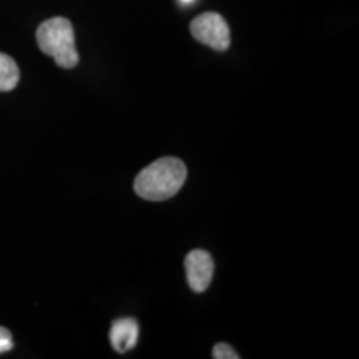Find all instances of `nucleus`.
Segmentation results:
<instances>
[{"instance_id": "obj_2", "label": "nucleus", "mask_w": 359, "mask_h": 359, "mask_svg": "<svg viewBox=\"0 0 359 359\" xmlns=\"http://www.w3.org/2000/svg\"><path fill=\"white\" fill-rule=\"evenodd\" d=\"M39 48L53 57L62 68H74L79 63L75 32L65 18H52L43 22L36 31Z\"/></svg>"}, {"instance_id": "obj_3", "label": "nucleus", "mask_w": 359, "mask_h": 359, "mask_svg": "<svg viewBox=\"0 0 359 359\" xmlns=\"http://www.w3.org/2000/svg\"><path fill=\"white\" fill-rule=\"evenodd\" d=\"M193 38L216 51H226L231 46V31L225 19L216 13L197 16L191 25Z\"/></svg>"}, {"instance_id": "obj_6", "label": "nucleus", "mask_w": 359, "mask_h": 359, "mask_svg": "<svg viewBox=\"0 0 359 359\" xmlns=\"http://www.w3.org/2000/svg\"><path fill=\"white\" fill-rule=\"evenodd\" d=\"M20 72L11 56L0 52V92L11 90L19 83Z\"/></svg>"}, {"instance_id": "obj_9", "label": "nucleus", "mask_w": 359, "mask_h": 359, "mask_svg": "<svg viewBox=\"0 0 359 359\" xmlns=\"http://www.w3.org/2000/svg\"><path fill=\"white\" fill-rule=\"evenodd\" d=\"M193 1H194V0H181V3H182V4H191Z\"/></svg>"}, {"instance_id": "obj_5", "label": "nucleus", "mask_w": 359, "mask_h": 359, "mask_svg": "<svg viewBox=\"0 0 359 359\" xmlns=\"http://www.w3.org/2000/svg\"><path fill=\"white\" fill-rule=\"evenodd\" d=\"M140 327L133 318H121L112 323L109 330L111 345L118 354L128 353L137 345Z\"/></svg>"}, {"instance_id": "obj_1", "label": "nucleus", "mask_w": 359, "mask_h": 359, "mask_svg": "<svg viewBox=\"0 0 359 359\" xmlns=\"http://www.w3.org/2000/svg\"><path fill=\"white\" fill-rule=\"evenodd\" d=\"M185 180V164L176 157H163L137 175L135 192L148 201H164L179 193Z\"/></svg>"}, {"instance_id": "obj_8", "label": "nucleus", "mask_w": 359, "mask_h": 359, "mask_svg": "<svg viewBox=\"0 0 359 359\" xmlns=\"http://www.w3.org/2000/svg\"><path fill=\"white\" fill-rule=\"evenodd\" d=\"M13 335L10 330L0 326V354L13 350Z\"/></svg>"}, {"instance_id": "obj_4", "label": "nucleus", "mask_w": 359, "mask_h": 359, "mask_svg": "<svg viewBox=\"0 0 359 359\" xmlns=\"http://www.w3.org/2000/svg\"><path fill=\"white\" fill-rule=\"evenodd\" d=\"M187 280L193 292L203 293L209 287L215 273L212 256L201 249H194L185 258Z\"/></svg>"}, {"instance_id": "obj_7", "label": "nucleus", "mask_w": 359, "mask_h": 359, "mask_svg": "<svg viewBox=\"0 0 359 359\" xmlns=\"http://www.w3.org/2000/svg\"><path fill=\"white\" fill-rule=\"evenodd\" d=\"M213 358L215 359H240L236 350L228 344H217L213 347Z\"/></svg>"}]
</instances>
